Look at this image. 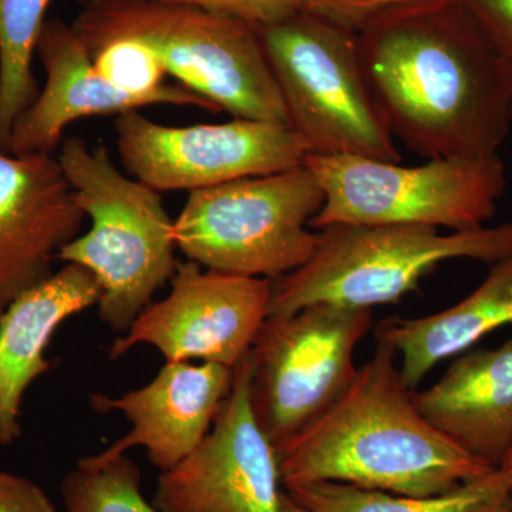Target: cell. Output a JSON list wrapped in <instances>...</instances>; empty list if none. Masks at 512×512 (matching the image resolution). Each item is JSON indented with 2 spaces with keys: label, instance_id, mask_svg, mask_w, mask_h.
<instances>
[{
  "label": "cell",
  "instance_id": "6da1fadb",
  "mask_svg": "<svg viewBox=\"0 0 512 512\" xmlns=\"http://www.w3.org/2000/svg\"><path fill=\"white\" fill-rule=\"evenodd\" d=\"M357 36L392 136L427 160L497 156L512 127V73L460 0L400 10Z\"/></svg>",
  "mask_w": 512,
  "mask_h": 512
},
{
  "label": "cell",
  "instance_id": "7a4b0ae2",
  "mask_svg": "<svg viewBox=\"0 0 512 512\" xmlns=\"http://www.w3.org/2000/svg\"><path fill=\"white\" fill-rule=\"evenodd\" d=\"M396 357L377 338L375 355L357 367L342 396L276 450L282 487L329 481L429 497L494 470L417 410Z\"/></svg>",
  "mask_w": 512,
  "mask_h": 512
},
{
  "label": "cell",
  "instance_id": "3957f363",
  "mask_svg": "<svg viewBox=\"0 0 512 512\" xmlns=\"http://www.w3.org/2000/svg\"><path fill=\"white\" fill-rule=\"evenodd\" d=\"M72 26L90 55L113 40L136 39L218 111L289 126L258 30L244 20L158 0H111L84 6Z\"/></svg>",
  "mask_w": 512,
  "mask_h": 512
},
{
  "label": "cell",
  "instance_id": "277c9868",
  "mask_svg": "<svg viewBox=\"0 0 512 512\" xmlns=\"http://www.w3.org/2000/svg\"><path fill=\"white\" fill-rule=\"evenodd\" d=\"M57 160L92 224L64 245L57 259L92 272L101 288V322L127 332L173 278L174 221L158 191L121 173L104 144L93 148L82 138H67Z\"/></svg>",
  "mask_w": 512,
  "mask_h": 512
},
{
  "label": "cell",
  "instance_id": "5b68a950",
  "mask_svg": "<svg viewBox=\"0 0 512 512\" xmlns=\"http://www.w3.org/2000/svg\"><path fill=\"white\" fill-rule=\"evenodd\" d=\"M512 254V224L441 235L417 225L340 224L320 229L311 258L272 284L269 316L329 303L370 309L399 302L450 259L495 264Z\"/></svg>",
  "mask_w": 512,
  "mask_h": 512
},
{
  "label": "cell",
  "instance_id": "8992f818",
  "mask_svg": "<svg viewBox=\"0 0 512 512\" xmlns=\"http://www.w3.org/2000/svg\"><path fill=\"white\" fill-rule=\"evenodd\" d=\"M256 30L289 126L309 154L400 163L366 80L357 33L305 10Z\"/></svg>",
  "mask_w": 512,
  "mask_h": 512
},
{
  "label": "cell",
  "instance_id": "52a82bcc",
  "mask_svg": "<svg viewBox=\"0 0 512 512\" xmlns=\"http://www.w3.org/2000/svg\"><path fill=\"white\" fill-rule=\"evenodd\" d=\"M323 201L305 164L191 191L174 220L175 244L202 268L278 279L311 258L319 234L308 227Z\"/></svg>",
  "mask_w": 512,
  "mask_h": 512
},
{
  "label": "cell",
  "instance_id": "ba28073f",
  "mask_svg": "<svg viewBox=\"0 0 512 512\" xmlns=\"http://www.w3.org/2000/svg\"><path fill=\"white\" fill-rule=\"evenodd\" d=\"M325 194L312 228L417 225L468 231L494 217L507 187L500 157L433 158L416 167L352 156L309 154Z\"/></svg>",
  "mask_w": 512,
  "mask_h": 512
},
{
  "label": "cell",
  "instance_id": "9c48e42d",
  "mask_svg": "<svg viewBox=\"0 0 512 512\" xmlns=\"http://www.w3.org/2000/svg\"><path fill=\"white\" fill-rule=\"evenodd\" d=\"M372 325L370 309L329 303L266 318L245 359L252 412L275 450L348 389L355 350Z\"/></svg>",
  "mask_w": 512,
  "mask_h": 512
},
{
  "label": "cell",
  "instance_id": "30bf717a",
  "mask_svg": "<svg viewBox=\"0 0 512 512\" xmlns=\"http://www.w3.org/2000/svg\"><path fill=\"white\" fill-rule=\"evenodd\" d=\"M114 128L127 173L158 192H191L282 173L302 167L309 156L291 126L269 121L173 127L133 110L117 116Z\"/></svg>",
  "mask_w": 512,
  "mask_h": 512
},
{
  "label": "cell",
  "instance_id": "8fae6325",
  "mask_svg": "<svg viewBox=\"0 0 512 512\" xmlns=\"http://www.w3.org/2000/svg\"><path fill=\"white\" fill-rule=\"evenodd\" d=\"M272 282L178 262L171 291L144 309L110 348L119 359L140 345L165 362L215 363L235 369L247 357L271 305Z\"/></svg>",
  "mask_w": 512,
  "mask_h": 512
},
{
  "label": "cell",
  "instance_id": "7c38bea8",
  "mask_svg": "<svg viewBox=\"0 0 512 512\" xmlns=\"http://www.w3.org/2000/svg\"><path fill=\"white\" fill-rule=\"evenodd\" d=\"M281 487L278 454L252 412L244 359L210 433L160 474L151 503L161 512H279Z\"/></svg>",
  "mask_w": 512,
  "mask_h": 512
},
{
  "label": "cell",
  "instance_id": "4fadbf2b",
  "mask_svg": "<svg viewBox=\"0 0 512 512\" xmlns=\"http://www.w3.org/2000/svg\"><path fill=\"white\" fill-rule=\"evenodd\" d=\"M84 218L57 157L0 148V313L53 274Z\"/></svg>",
  "mask_w": 512,
  "mask_h": 512
},
{
  "label": "cell",
  "instance_id": "5bb4252c",
  "mask_svg": "<svg viewBox=\"0 0 512 512\" xmlns=\"http://www.w3.org/2000/svg\"><path fill=\"white\" fill-rule=\"evenodd\" d=\"M235 369L215 363L165 362L151 382L119 397L94 394L92 406L100 413L123 414L131 429L100 453L106 461L144 448L161 473L185 460L210 433L222 403L234 383Z\"/></svg>",
  "mask_w": 512,
  "mask_h": 512
},
{
  "label": "cell",
  "instance_id": "9a60e30c",
  "mask_svg": "<svg viewBox=\"0 0 512 512\" xmlns=\"http://www.w3.org/2000/svg\"><path fill=\"white\" fill-rule=\"evenodd\" d=\"M36 55L46 84L28 110L16 120L3 150L15 156L52 154L64 128L83 117L113 116L157 104L148 97L117 89L94 66L73 26L60 19L46 20Z\"/></svg>",
  "mask_w": 512,
  "mask_h": 512
},
{
  "label": "cell",
  "instance_id": "2e32d148",
  "mask_svg": "<svg viewBox=\"0 0 512 512\" xmlns=\"http://www.w3.org/2000/svg\"><path fill=\"white\" fill-rule=\"evenodd\" d=\"M101 288L92 272L66 264L49 278L20 293L0 313V444L22 436L23 397L52 369L46 359L50 340L66 320L93 308Z\"/></svg>",
  "mask_w": 512,
  "mask_h": 512
},
{
  "label": "cell",
  "instance_id": "e0dca14e",
  "mask_svg": "<svg viewBox=\"0 0 512 512\" xmlns=\"http://www.w3.org/2000/svg\"><path fill=\"white\" fill-rule=\"evenodd\" d=\"M413 402L448 439L500 467L512 444V339L458 357L439 382L414 390Z\"/></svg>",
  "mask_w": 512,
  "mask_h": 512
},
{
  "label": "cell",
  "instance_id": "ac0fdd59",
  "mask_svg": "<svg viewBox=\"0 0 512 512\" xmlns=\"http://www.w3.org/2000/svg\"><path fill=\"white\" fill-rule=\"evenodd\" d=\"M505 325H512V254L495 262L483 284L463 301L423 318L384 320L376 338L387 340L400 355V375L414 392L433 367Z\"/></svg>",
  "mask_w": 512,
  "mask_h": 512
},
{
  "label": "cell",
  "instance_id": "d6986e66",
  "mask_svg": "<svg viewBox=\"0 0 512 512\" xmlns=\"http://www.w3.org/2000/svg\"><path fill=\"white\" fill-rule=\"evenodd\" d=\"M309 512H511L512 471L494 468L456 490L412 497L366 490L355 485L311 483L284 488Z\"/></svg>",
  "mask_w": 512,
  "mask_h": 512
},
{
  "label": "cell",
  "instance_id": "ffe728a7",
  "mask_svg": "<svg viewBox=\"0 0 512 512\" xmlns=\"http://www.w3.org/2000/svg\"><path fill=\"white\" fill-rule=\"evenodd\" d=\"M50 0H0V148L39 89L33 57Z\"/></svg>",
  "mask_w": 512,
  "mask_h": 512
},
{
  "label": "cell",
  "instance_id": "44dd1931",
  "mask_svg": "<svg viewBox=\"0 0 512 512\" xmlns=\"http://www.w3.org/2000/svg\"><path fill=\"white\" fill-rule=\"evenodd\" d=\"M66 512H161L141 491V471L123 454L106 461L80 458L62 481Z\"/></svg>",
  "mask_w": 512,
  "mask_h": 512
},
{
  "label": "cell",
  "instance_id": "7402d4cb",
  "mask_svg": "<svg viewBox=\"0 0 512 512\" xmlns=\"http://www.w3.org/2000/svg\"><path fill=\"white\" fill-rule=\"evenodd\" d=\"M101 76L123 92L148 97L157 104L192 106L220 113L214 104L181 84L164 82L167 72L156 53L136 39H117L93 53Z\"/></svg>",
  "mask_w": 512,
  "mask_h": 512
},
{
  "label": "cell",
  "instance_id": "603a6c76",
  "mask_svg": "<svg viewBox=\"0 0 512 512\" xmlns=\"http://www.w3.org/2000/svg\"><path fill=\"white\" fill-rule=\"evenodd\" d=\"M440 2L447 0H302V10L359 33L384 16Z\"/></svg>",
  "mask_w": 512,
  "mask_h": 512
},
{
  "label": "cell",
  "instance_id": "cb8c5ba5",
  "mask_svg": "<svg viewBox=\"0 0 512 512\" xmlns=\"http://www.w3.org/2000/svg\"><path fill=\"white\" fill-rule=\"evenodd\" d=\"M164 3L195 6L244 20L249 25H274L302 10V0H158Z\"/></svg>",
  "mask_w": 512,
  "mask_h": 512
},
{
  "label": "cell",
  "instance_id": "d4e9b609",
  "mask_svg": "<svg viewBox=\"0 0 512 512\" xmlns=\"http://www.w3.org/2000/svg\"><path fill=\"white\" fill-rule=\"evenodd\" d=\"M512 73V0H460Z\"/></svg>",
  "mask_w": 512,
  "mask_h": 512
},
{
  "label": "cell",
  "instance_id": "484cf974",
  "mask_svg": "<svg viewBox=\"0 0 512 512\" xmlns=\"http://www.w3.org/2000/svg\"><path fill=\"white\" fill-rule=\"evenodd\" d=\"M0 512H60L43 488L0 468Z\"/></svg>",
  "mask_w": 512,
  "mask_h": 512
},
{
  "label": "cell",
  "instance_id": "4316f807",
  "mask_svg": "<svg viewBox=\"0 0 512 512\" xmlns=\"http://www.w3.org/2000/svg\"><path fill=\"white\" fill-rule=\"evenodd\" d=\"M279 512H309L308 510H305V508L301 507V505L296 504L295 501L292 500L291 497H289L288 494L285 493L282 495V501H281V511Z\"/></svg>",
  "mask_w": 512,
  "mask_h": 512
},
{
  "label": "cell",
  "instance_id": "83f0119b",
  "mask_svg": "<svg viewBox=\"0 0 512 512\" xmlns=\"http://www.w3.org/2000/svg\"><path fill=\"white\" fill-rule=\"evenodd\" d=\"M498 468H504V470L512 471V444L510 450L507 451V454H505L503 461H501L500 467Z\"/></svg>",
  "mask_w": 512,
  "mask_h": 512
},
{
  "label": "cell",
  "instance_id": "f1b7e54d",
  "mask_svg": "<svg viewBox=\"0 0 512 512\" xmlns=\"http://www.w3.org/2000/svg\"><path fill=\"white\" fill-rule=\"evenodd\" d=\"M84 6L97 5V3L111 2V0H80Z\"/></svg>",
  "mask_w": 512,
  "mask_h": 512
},
{
  "label": "cell",
  "instance_id": "f546056e",
  "mask_svg": "<svg viewBox=\"0 0 512 512\" xmlns=\"http://www.w3.org/2000/svg\"><path fill=\"white\" fill-rule=\"evenodd\" d=\"M512 512V511H511Z\"/></svg>",
  "mask_w": 512,
  "mask_h": 512
}]
</instances>
